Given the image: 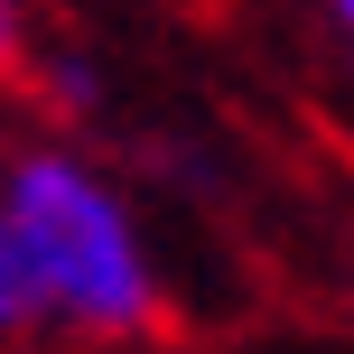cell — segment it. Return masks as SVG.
I'll use <instances>...</instances> for the list:
<instances>
[{
    "label": "cell",
    "instance_id": "1",
    "mask_svg": "<svg viewBox=\"0 0 354 354\" xmlns=\"http://www.w3.org/2000/svg\"><path fill=\"white\" fill-rule=\"evenodd\" d=\"M0 214H10L19 252L37 270L47 317L84 326V336H140L159 317V280H149L140 224L122 214V196L103 187L66 149H28L0 168Z\"/></svg>",
    "mask_w": 354,
    "mask_h": 354
},
{
    "label": "cell",
    "instance_id": "2",
    "mask_svg": "<svg viewBox=\"0 0 354 354\" xmlns=\"http://www.w3.org/2000/svg\"><path fill=\"white\" fill-rule=\"evenodd\" d=\"M28 326H47V299H37V270H28V252H19L10 214H0V345H19Z\"/></svg>",
    "mask_w": 354,
    "mask_h": 354
},
{
    "label": "cell",
    "instance_id": "3",
    "mask_svg": "<svg viewBox=\"0 0 354 354\" xmlns=\"http://www.w3.org/2000/svg\"><path fill=\"white\" fill-rule=\"evenodd\" d=\"M19 47V0H0V56Z\"/></svg>",
    "mask_w": 354,
    "mask_h": 354
},
{
    "label": "cell",
    "instance_id": "4",
    "mask_svg": "<svg viewBox=\"0 0 354 354\" xmlns=\"http://www.w3.org/2000/svg\"><path fill=\"white\" fill-rule=\"evenodd\" d=\"M336 19H345V28H354V0H336Z\"/></svg>",
    "mask_w": 354,
    "mask_h": 354
}]
</instances>
